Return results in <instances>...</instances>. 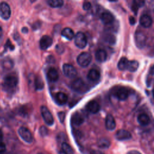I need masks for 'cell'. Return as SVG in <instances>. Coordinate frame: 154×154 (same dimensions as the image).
I'll return each mask as SVG.
<instances>
[{
	"label": "cell",
	"instance_id": "cell-1",
	"mask_svg": "<svg viewBox=\"0 0 154 154\" xmlns=\"http://www.w3.org/2000/svg\"><path fill=\"white\" fill-rule=\"evenodd\" d=\"M18 83V79L14 75H9L4 78L2 84L3 88L5 91L8 93L12 92L16 87Z\"/></svg>",
	"mask_w": 154,
	"mask_h": 154
},
{
	"label": "cell",
	"instance_id": "cell-2",
	"mask_svg": "<svg viewBox=\"0 0 154 154\" xmlns=\"http://www.w3.org/2000/svg\"><path fill=\"white\" fill-rule=\"evenodd\" d=\"M71 88L78 93H84L87 90L86 84L81 78H76L74 79L70 84Z\"/></svg>",
	"mask_w": 154,
	"mask_h": 154
},
{
	"label": "cell",
	"instance_id": "cell-3",
	"mask_svg": "<svg viewBox=\"0 0 154 154\" xmlns=\"http://www.w3.org/2000/svg\"><path fill=\"white\" fill-rule=\"evenodd\" d=\"M76 61L81 67H87L91 61V55L88 52H82L77 57Z\"/></svg>",
	"mask_w": 154,
	"mask_h": 154
},
{
	"label": "cell",
	"instance_id": "cell-4",
	"mask_svg": "<svg viewBox=\"0 0 154 154\" xmlns=\"http://www.w3.org/2000/svg\"><path fill=\"white\" fill-rule=\"evenodd\" d=\"M40 111L45 122L48 125L52 126L54 123V120L51 112L48 109V108L45 106H42L40 108Z\"/></svg>",
	"mask_w": 154,
	"mask_h": 154
},
{
	"label": "cell",
	"instance_id": "cell-5",
	"mask_svg": "<svg viewBox=\"0 0 154 154\" xmlns=\"http://www.w3.org/2000/svg\"><path fill=\"white\" fill-rule=\"evenodd\" d=\"M18 134L22 139L28 143H31L33 141V137L30 131L23 126L20 127L18 129Z\"/></svg>",
	"mask_w": 154,
	"mask_h": 154
},
{
	"label": "cell",
	"instance_id": "cell-6",
	"mask_svg": "<svg viewBox=\"0 0 154 154\" xmlns=\"http://www.w3.org/2000/svg\"><path fill=\"white\" fill-rule=\"evenodd\" d=\"M75 43L78 48L84 49L87 43L85 35L82 32H78L75 36Z\"/></svg>",
	"mask_w": 154,
	"mask_h": 154
},
{
	"label": "cell",
	"instance_id": "cell-7",
	"mask_svg": "<svg viewBox=\"0 0 154 154\" xmlns=\"http://www.w3.org/2000/svg\"><path fill=\"white\" fill-rule=\"evenodd\" d=\"M11 9L9 5L4 2L0 3V17L4 20H8L11 16Z\"/></svg>",
	"mask_w": 154,
	"mask_h": 154
},
{
	"label": "cell",
	"instance_id": "cell-8",
	"mask_svg": "<svg viewBox=\"0 0 154 154\" xmlns=\"http://www.w3.org/2000/svg\"><path fill=\"white\" fill-rule=\"evenodd\" d=\"M129 90L123 87L117 88L114 92V95L119 100H125L129 96Z\"/></svg>",
	"mask_w": 154,
	"mask_h": 154
},
{
	"label": "cell",
	"instance_id": "cell-9",
	"mask_svg": "<svg viewBox=\"0 0 154 154\" xmlns=\"http://www.w3.org/2000/svg\"><path fill=\"white\" fill-rule=\"evenodd\" d=\"M63 72L66 76L70 78H74L77 73L76 69L70 64H64L63 65Z\"/></svg>",
	"mask_w": 154,
	"mask_h": 154
},
{
	"label": "cell",
	"instance_id": "cell-10",
	"mask_svg": "<svg viewBox=\"0 0 154 154\" xmlns=\"http://www.w3.org/2000/svg\"><path fill=\"white\" fill-rule=\"evenodd\" d=\"M135 40L137 46L139 48H143L146 42V36L141 31H137L135 34Z\"/></svg>",
	"mask_w": 154,
	"mask_h": 154
},
{
	"label": "cell",
	"instance_id": "cell-11",
	"mask_svg": "<svg viewBox=\"0 0 154 154\" xmlns=\"http://www.w3.org/2000/svg\"><path fill=\"white\" fill-rule=\"evenodd\" d=\"M84 122V117L82 114L79 112H76L73 114L71 117V122L73 125L79 126Z\"/></svg>",
	"mask_w": 154,
	"mask_h": 154
},
{
	"label": "cell",
	"instance_id": "cell-12",
	"mask_svg": "<svg viewBox=\"0 0 154 154\" xmlns=\"http://www.w3.org/2000/svg\"><path fill=\"white\" fill-rule=\"evenodd\" d=\"M115 137L119 141H124L130 139L132 136L129 131L125 129H119L116 133Z\"/></svg>",
	"mask_w": 154,
	"mask_h": 154
},
{
	"label": "cell",
	"instance_id": "cell-13",
	"mask_svg": "<svg viewBox=\"0 0 154 154\" xmlns=\"http://www.w3.org/2000/svg\"><path fill=\"white\" fill-rule=\"evenodd\" d=\"M52 39L48 35H43L40 40V47L42 50H46L52 44Z\"/></svg>",
	"mask_w": 154,
	"mask_h": 154
},
{
	"label": "cell",
	"instance_id": "cell-14",
	"mask_svg": "<svg viewBox=\"0 0 154 154\" xmlns=\"http://www.w3.org/2000/svg\"><path fill=\"white\" fill-rule=\"evenodd\" d=\"M86 109L88 112L93 114H96L99 111L100 106L97 102L95 100H91L86 105Z\"/></svg>",
	"mask_w": 154,
	"mask_h": 154
},
{
	"label": "cell",
	"instance_id": "cell-15",
	"mask_svg": "<svg viewBox=\"0 0 154 154\" xmlns=\"http://www.w3.org/2000/svg\"><path fill=\"white\" fill-rule=\"evenodd\" d=\"M116 122L111 114H108L105 119V127L108 131H113L116 128Z\"/></svg>",
	"mask_w": 154,
	"mask_h": 154
},
{
	"label": "cell",
	"instance_id": "cell-16",
	"mask_svg": "<svg viewBox=\"0 0 154 154\" xmlns=\"http://www.w3.org/2000/svg\"><path fill=\"white\" fill-rule=\"evenodd\" d=\"M140 23L141 26L144 28H149L152 24V19L151 17L147 14L142 15L140 19Z\"/></svg>",
	"mask_w": 154,
	"mask_h": 154
},
{
	"label": "cell",
	"instance_id": "cell-17",
	"mask_svg": "<svg viewBox=\"0 0 154 154\" xmlns=\"http://www.w3.org/2000/svg\"><path fill=\"white\" fill-rule=\"evenodd\" d=\"M100 19L105 24H111L113 22L114 17L113 15L109 12H103L100 16Z\"/></svg>",
	"mask_w": 154,
	"mask_h": 154
},
{
	"label": "cell",
	"instance_id": "cell-18",
	"mask_svg": "<svg viewBox=\"0 0 154 154\" xmlns=\"http://www.w3.org/2000/svg\"><path fill=\"white\" fill-rule=\"evenodd\" d=\"M107 58L106 52L103 49H98L95 53V58L96 60L100 63L104 62Z\"/></svg>",
	"mask_w": 154,
	"mask_h": 154
},
{
	"label": "cell",
	"instance_id": "cell-19",
	"mask_svg": "<svg viewBox=\"0 0 154 154\" xmlns=\"http://www.w3.org/2000/svg\"><path fill=\"white\" fill-rule=\"evenodd\" d=\"M47 76L48 79L52 82L57 81L59 77L58 72L55 68H53V67H51L48 70L47 73Z\"/></svg>",
	"mask_w": 154,
	"mask_h": 154
},
{
	"label": "cell",
	"instance_id": "cell-20",
	"mask_svg": "<svg viewBox=\"0 0 154 154\" xmlns=\"http://www.w3.org/2000/svg\"><path fill=\"white\" fill-rule=\"evenodd\" d=\"M100 72L96 69H91L87 75V78L89 80L95 82L100 78Z\"/></svg>",
	"mask_w": 154,
	"mask_h": 154
},
{
	"label": "cell",
	"instance_id": "cell-21",
	"mask_svg": "<svg viewBox=\"0 0 154 154\" xmlns=\"http://www.w3.org/2000/svg\"><path fill=\"white\" fill-rule=\"evenodd\" d=\"M67 96L63 92H58L55 95V100L60 105L66 103L67 101Z\"/></svg>",
	"mask_w": 154,
	"mask_h": 154
},
{
	"label": "cell",
	"instance_id": "cell-22",
	"mask_svg": "<svg viewBox=\"0 0 154 154\" xmlns=\"http://www.w3.org/2000/svg\"><path fill=\"white\" fill-rule=\"evenodd\" d=\"M13 65L14 64L12 60H11L9 58H5L1 61V66L2 69L5 70L11 69L13 67Z\"/></svg>",
	"mask_w": 154,
	"mask_h": 154
},
{
	"label": "cell",
	"instance_id": "cell-23",
	"mask_svg": "<svg viewBox=\"0 0 154 154\" xmlns=\"http://www.w3.org/2000/svg\"><path fill=\"white\" fill-rule=\"evenodd\" d=\"M138 122L142 126H146L150 122V119L149 116L144 113L140 114L137 117Z\"/></svg>",
	"mask_w": 154,
	"mask_h": 154
},
{
	"label": "cell",
	"instance_id": "cell-24",
	"mask_svg": "<svg viewBox=\"0 0 154 154\" xmlns=\"http://www.w3.org/2000/svg\"><path fill=\"white\" fill-rule=\"evenodd\" d=\"M61 35L68 40H72L75 36L73 31L70 28H65L61 31Z\"/></svg>",
	"mask_w": 154,
	"mask_h": 154
},
{
	"label": "cell",
	"instance_id": "cell-25",
	"mask_svg": "<svg viewBox=\"0 0 154 154\" xmlns=\"http://www.w3.org/2000/svg\"><path fill=\"white\" fill-rule=\"evenodd\" d=\"M61 150L63 154H74V151L72 147L66 142L62 143Z\"/></svg>",
	"mask_w": 154,
	"mask_h": 154
},
{
	"label": "cell",
	"instance_id": "cell-26",
	"mask_svg": "<svg viewBox=\"0 0 154 154\" xmlns=\"http://www.w3.org/2000/svg\"><path fill=\"white\" fill-rule=\"evenodd\" d=\"M138 66H139V64L137 61H135V60L128 61L126 69L130 72H134L138 69Z\"/></svg>",
	"mask_w": 154,
	"mask_h": 154
},
{
	"label": "cell",
	"instance_id": "cell-27",
	"mask_svg": "<svg viewBox=\"0 0 154 154\" xmlns=\"http://www.w3.org/2000/svg\"><path fill=\"white\" fill-rule=\"evenodd\" d=\"M97 146L102 149H106L110 146V141L105 138H102L97 141Z\"/></svg>",
	"mask_w": 154,
	"mask_h": 154
},
{
	"label": "cell",
	"instance_id": "cell-28",
	"mask_svg": "<svg viewBox=\"0 0 154 154\" xmlns=\"http://www.w3.org/2000/svg\"><path fill=\"white\" fill-rule=\"evenodd\" d=\"M128 60L126 57H122L120 59L119 63H118V68L120 70H126L127 65L128 63Z\"/></svg>",
	"mask_w": 154,
	"mask_h": 154
},
{
	"label": "cell",
	"instance_id": "cell-29",
	"mask_svg": "<svg viewBox=\"0 0 154 154\" xmlns=\"http://www.w3.org/2000/svg\"><path fill=\"white\" fill-rule=\"evenodd\" d=\"M48 4L53 8H59L63 6V0H48Z\"/></svg>",
	"mask_w": 154,
	"mask_h": 154
},
{
	"label": "cell",
	"instance_id": "cell-30",
	"mask_svg": "<svg viewBox=\"0 0 154 154\" xmlns=\"http://www.w3.org/2000/svg\"><path fill=\"white\" fill-rule=\"evenodd\" d=\"M34 86L36 90H42L44 87V82L40 76H37L35 78Z\"/></svg>",
	"mask_w": 154,
	"mask_h": 154
},
{
	"label": "cell",
	"instance_id": "cell-31",
	"mask_svg": "<svg viewBox=\"0 0 154 154\" xmlns=\"http://www.w3.org/2000/svg\"><path fill=\"white\" fill-rule=\"evenodd\" d=\"M145 4V0H133V5L137 8L143 7Z\"/></svg>",
	"mask_w": 154,
	"mask_h": 154
},
{
	"label": "cell",
	"instance_id": "cell-32",
	"mask_svg": "<svg viewBox=\"0 0 154 154\" xmlns=\"http://www.w3.org/2000/svg\"><path fill=\"white\" fill-rule=\"evenodd\" d=\"M39 133L42 137H45L48 134V130L46 127L42 126L39 129Z\"/></svg>",
	"mask_w": 154,
	"mask_h": 154
},
{
	"label": "cell",
	"instance_id": "cell-33",
	"mask_svg": "<svg viewBox=\"0 0 154 154\" xmlns=\"http://www.w3.org/2000/svg\"><path fill=\"white\" fill-rule=\"evenodd\" d=\"M58 119L60 121L61 123L64 122V119H65V117H66V114L63 111H60L58 113Z\"/></svg>",
	"mask_w": 154,
	"mask_h": 154
},
{
	"label": "cell",
	"instance_id": "cell-34",
	"mask_svg": "<svg viewBox=\"0 0 154 154\" xmlns=\"http://www.w3.org/2000/svg\"><path fill=\"white\" fill-rule=\"evenodd\" d=\"M82 7L84 10H88L91 8V5L89 2H85L82 5Z\"/></svg>",
	"mask_w": 154,
	"mask_h": 154
},
{
	"label": "cell",
	"instance_id": "cell-35",
	"mask_svg": "<svg viewBox=\"0 0 154 154\" xmlns=\"http://www.w3.org/2000/svg\"><path fill=\"white\" fill-rule=\"evenodd\" d=\"M6 150V146L2 141L0 142V153H4Z\"/></svg>",
	"mask_w": 154,
	"mask_h": 154
},
{
	"label": "cell",
	"instance_id": "cell-36",
	"mask_svg": "<svg viewBox=\"0 0 154 154\" xmlns=\"http://www.w3.org/2000/svg\"><path fill=\"white\" fill-rule=\"evenodd\" d=\"M65 138H66V136H65V134L63 133L58 134L57 135V140L58 141H62V139L63 140H64Z\"/></svg>",
	"mask_w": 154,
	"mask_h": 154
},
{
	"label": "cell",
	"instance_id": "cell-37",
	"mask_svg": "<svg viewBox=\"0 0 154 154\" xmlns=\"http://www.w3.org/2000/svg\"><path fill=\"white\" fill-rule=\"evenodd\" d=\"M5 46H6V47L9 48L11 50H12V49H14V46H13V45L10 43V40H8V42H7V43H6Z\"/></svg>",
	"mask_w": 154,
	"mask_h": 154
},
{
	"label": "cell",
	"instance_id": "cell-38",
	"mask_svg": "<svg viewBox=\"0 0 154 154\" xmlns=\"http://www.w3.org/2000/svg\"><path fill=\"white\" fill-rule=\"evenodd\" d=\"M90 154H104L103 152H102L101 151H99V150H92L91 152H90Z\"/></svg>",
	"mask_w": 154,
	"mask_h": 154
},
{
	"label": "cell",
	"instance_id": "cell-39",
	"mask_svg": "<svg viewBox=\"0 0 154 154\" xmlns=\"http://www.w3.org/2000/svg\"><path fill=\"white\" fill-rule=\"evenodd\" d=\"M129 23L131 24V25H134L135 23V19L134 17H129Z\"/></svg>",
	"mask_w": 154,
	"mask_h": 154
},
{
	"label": "cell",
	"instance_id": "cell-40",
	"mask_svg": "<svg viewBox=\"0 0 154 154\" xmlns=\"http://www.w3.org/2000/svg\"><path fill=\"white\" fill-rule=\"evenodd\" d=\"M127 154H141V153L137 150H131L128 152Z\"/></svg>",
	"mask_w": 154,
	"mask_h": 154
},
{
	"label": "cell",
	"instance_id": "cell-41",
	"mask_svg": "<svg viewBox=\"0 0 154 154\" xmlns=\"http://www.w3.org/2000/svg\"><path fill=\"white\" fill-rule=\"evenodd\" d=\"M2 139H3V133H2V131L0 130V142L2 141Z\"/></svg>",
	"mask_w": 154,
	"mask_h": 154
},
{
	"label": "cell",
	"instance_id": "cell-42",
	"mask_svg": "<svg viewBox=\"0 0 154 154\" xmlns=\"http://www.w3.org/2000/svg\"><path fill=\"white\" fill-rule=\"evenodd\" d=\"M2 29L0 26V38H2Z\"/></svg>",
	"mask_w": 154,
	"mask_h": 154
},
{
	"label": "cell",
	"instance_id": "cell-43",
	"mask_svg": "<svg viewBox=\"0 0 154 154\" xmlns=\"http://www.w3.org/2000/svg\"><path fill=\"white\" fill-rule=\"evenodd\" d=\"M109 1H110V2H116V1H117V0H108Z\"/></svg>",
	"mask_w": 154,
	"mask_h": 154
},
{
	"label": "cell",
	"instance_id": "cell-44",
	"mask_svg": "<svg viewBox=\"0 0 154 154\" xmlns=\"http://www.w3.org/2000/svg\"><path fill=\"white\" fill-rule=\"evenodd\" d=\"M1 113H2V109H1V108H0V116H1Z\"/></svg>",
	"mask_w": 154,
	"mask_h": 154
},
{
	"label": "cell",
	"instance_id": "cell-45",
	"mask_svg": "<svg viewBox=\"0 0 154 154\" xmlns=\"http://www.w3.org/2000/svg\"><path fill=\"white\" fill-rule=\"evenodd\" d=\"M37 154H43V153H37Z\"/></svg>",
	"mask_w": 154,
	"mask_h": 154
}]
</instances>
